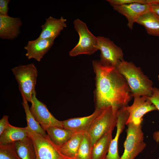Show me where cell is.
Wrapping results in <instances>:
<instances>
[{"label":"cell","instance_id":"e0dca14e","mask_svg":"<svg viewBox=\"0 0 159 159\" xmlns=\"http://www.w3.org/2000/svg\"><path fill=\"white\" fill-rule=\"evenodd\" d=\"M27 127H20L10 124L0 135V145L13 143L18 141H24L30 138Z\"/></svg>","mask_w":159,"mask_h":159},{"label":"cell","instance_id":"7402d4cb","mask_svg":"<svg viewBox=\"0 0 159 159\" xmlns=\"http://www.w3.org/2000/svg\"><path fill=\"white\" fill-rule=\"evenodd\" d=\"M14 143L21 159H36L34 148L30 137L26 140L18 141Z\"/></svg>","mask_w":159,"mask_h":159},{"label":"cell","instance_id":"4dcf8cb0","mask_svg":"<svg viewBox=\"0 0 159 159\" xmlns=\"http://www.w3.org/2000/svg\"><path fill=\"white\" fill-rule=\"evenodd\" d=\"M146 4L149 5L158 4L159 0H146Z\"/></svg>","mask_w":159,"mask_h":159},{"label":"cell","instance_id":"ac0fdd59","mask_svg":"<svg viewBox=\"0 0 159 159\" xmlns=\"http://www.w3.org/2000/svg\"><path fill=\"white\" fill-rule=\"evenodd\" d=\"M136 23L144 26L149 34L159 36V16L151 11L139 17Z\"/></svg>","mask_w":159,"mask_h":159},{"label":"cell","instance_id":"8fae6325","mask_svg":"<svg viewBox=\"0 0 159 159\" xmlns=\"http://www.w3.org/2000/svg\"><path fill=\"white\" fill-rule=\"evenodd\" d=\"M113 7L115 10L126 17L128 21L127 25L131 30L139 17L151 11L150 5L147 4L133 3Z\"/></svg>","mask_w":159,"mask_h":159},{"label":"cell","instance_id":"44dd1931","mask_svg":"<svg viewBox=\"0 0 159 159\" xmlns=\"http://www.w3.org/2000/svg\"><path fill=\"white\" fill-rule=\"evenodd\" d=\"M45 131L50 139L59 148L67 142L74 133L71 130L53 126L47 127Z\"/></svg>","mask_w":159,"mask_h":159},{"label":"cell","instance_id":"9a60e30c","mask_svg":"<svg viewBox=\"0 0 159 159\" xmlns=\"http://www.w3.org/2000/svg\"><path fill=\"white\" fill-rule=\"evenodd\" d=\"M66 21L67 20L62 16L59 19L49 16L41 26L42 31L38 38L55 39L64 29L67 27Z\"/></svg>","mask_w":159,"mask_h":159},{"label":"cell","instance_id":"5bb4252c","mask_svg":"<svg viewBox=\"0 0 159 159\" xmlns=\"http://www.w3.org/2000/svg\"><path fill=\"white\" fill-rule=\"evenodd\" d=\"M125 106L120 109L118 112L116 125L117 131L115 136L111 142L106 159H120L118 152V142L121 134L126 125L129 113Z\"/></svg>","mask_w":159,"mask_h":159},{"label":"cell","instance_id":"d6a6232c","mask_svg":"<svg viewBox=\"0 0 159 159\" xmlns=\"http://www.w3.org/2000/svg\"><path fill=\"white\" fill-rule=\"evenodd\" d=\"M158 159H159V157L158 158Z\"/></svg>","mask_w":159,"mask_h":159},{"label":"cell","instance_id":"277c9868","mask_svg":"<svg viewBox=\"0 0 159 159\" xmlns=\"http://www.w3.org/2000/svg\"><path fill=\"white\" fill-rule=\"evenodd\" d=\"M11 70L18 83L23 100L31 102L36 92L35 88L38 71L34 64L20 65L12 68Z\"/></svg>","mask_w":159,"mask_h":159},{"label":"cell","instance_id":"cb8c5ba5","mask_svg":"<svg viewBox=\"0 0 159 159\" xmlns=\"http://www.w3.org/2000/svg\"><path fill=\"white\" fill-rule=\"evenodd\" d=\"M92 148L90 138L87 132H85L74 159H92Z\"/></svg>","mask_w":159,"mask_h":159},{"label":"cell","instance_id":"6da1fadb","mask_svg":"<svg viewBox=\"0 0 159 159\" xmlns=\"http://www.w3.org/2000/svg\"><path fill=\"white\" fill-rule=\"evenodd\" d=\"M95 77L94 91L95 110L112 106L119 109L128 106L133 97L127 82L115 67L93 60Z\"/></svg>","mask_w":159,"mask_h":159},{"label":"cell","instance_id":"7c38bea8","mask_svg":"<svg viewBox=\"0 0 159 159\" xmlns=\"http://www.w3.org/2000/svg\"><path fill=\"white\" fill-rule=\"evenodd\" d=\"M54 39L38 38L34 40L29 41L24 47L26 51V56L29 59H34L40 62L52 47Z\"/></svg>","mask_w":159,"mask_h":159},{"label":"cell","instance_id":"603a6c76","mask_svg":"<svg viewBox=\"0 0 159 159\" xmlns=\"http://www.w3.org/2000/svg\"><path fill=\"white\" fill-rule=\"evenodd\" d=\"M26 115L27 127L31 130L44 136H47L46 131L36 120L32 114L28 103V101L23 100L22 103Z\"/></svg>","mask_w":159,"mask_h":159},{"label":"cell","instance_id":"9c48e42d","mask_svg":"<svg viewBox=\"0 0 159 159\" xmlns=\"http://www.w3.org/2000/svg\"><path fill=\"white\" fill-rule=\"evenodd\" d=\"M36 95V92L32 96L31 102L32 105L30 108L36 120L45 130L47 127L52 126L64 128L62 121L56 119L49 111L46 105L37 99Z\"/></svg>","mask_w":159,"mask_h":159},{"label":"cell","instance_id":"d4e9b609","mask_svg":"<svg viewBox=\"0 0 159 159\" xmlns=\"http://www.w3.org/2000/svg\"><path fill=\"white\" fill-rule=\"evenodd\" d=\"M0 159H21L17 152L14 143L0 145Z\"/></svg>","mask_w":159,"mask_h":159},{"label":"cell","instance_id":"30bf717a","mask_svg":"<svg viewBox=\"0 0 159 159\" xmlns=\"http://www.w3.org/2000/svg\"><path fill=\"white\" fill-rule=\"evenodd\" d=\"M132 104L125 107L129 113L126 125L132 123L135 125H141L143 117L147 113L157 110L156 107L148 98L145 96L134 97Z\"/></svg>","mask_w":159,"mask_h":159},{"label":"cell","instance_id":"f1b7e54d","mask_svg":"<svg viewBox=\"0 0 159 159\" xmlns=\"http://www.w3.org/2000/svg\"><path fill=\"white\" fill-rule=\"evenodd\" d=\"M8 119V116L4 115L0 120V135L10 125Z\"/></svg>","mask_w":159,"mask_h":159},{"label":"cell","instance_id":"f546056e","mask_svg":"<svg viewBox=\"0 0 159 159\" xmlns=\"http://www.w3.org/2000/svg\"><path fill=\"white\" fill-rule=\"evenodd\" d=\"M151 11L159 16V4L150 5Z\"/></svg>","mask_w":159,"mask_h":159},{"label":"cell","instance_id":"5b68a950","mask_svg":"<svg viewBox=\"0 0 159 159\" xmlns=\"http://www.w3.org/2000/svg\"><path fill=\"white\" fill-rule=\"evenodd\" d=\"M73 24L79 39L77 44L69 52V56L91 55L98 50L97 37L89 31L86 24L78 18L74 21Z\"/></svg>","mask_w":159,"mask_h":159},{"label":"cell","instance_id":"4316f807","mask_svg":"<svg viewBox=\"0 0 159 159\" xmlns=\"http://www.w3.org/2000/svg\"><path fill=\"white\" fill-rule=\"evenodd\" d=\"M107 1L113 7L133 3L146 4V0H107Z\"/></svg>","mask_w":159,"mask_h":159},{"label":"cell","instance_id":"d6986e66","mask_svg":"<svg viewBox=\"0 0 159 159\" xmlns=\"http://www.w3.org/2000/svg\"><path fill=\"white\" fill-rule=\"evenodd\" d=\"M85 133H74L67 142L59 147L63 155L69 159H75Z\"/></svg>","mask_w":159,"mask_h":159},{"label":"cell","instance_id":"3957f363","mask_svg":"<svg viewBox=\"0 0 159 159\" xmlns=\"http://www.w3.org/2000/svg\"><path fill=\"white\" fill-rule=\"evenodd\" d=\"M119 110L112 106L101 110L87 132L92 146L100 138L112 132L116 126Z\"/></svg>","mask_w":159,"mask_h":159},{"label":"cell","instance_id":"83f0119b","mask_svg":"<svg viewBox=\"0 0 159 159\" xmlns=\"http://www.w3.org/2000/svg\"><path fill=\"white\" fill-rule=\"evenodd\" d=\"M10 0H0V16H7Z\"/></svg>","mask_w":159,"mask_h":159},{"label":"cell","instance_id":"2e32d148","mask_svg":"<svg viewBox=\"0 0 159 159\" xmlns=\"http://www.w3.org/2000/svg\"><path fill=\"white\" fill-rule=\"evenodd\" d=\"M100 110H95L92 114L88 116L72 118L63 121L64 128L71 130L74 133L87 132Z\"/></svg>","mask_w":159,"mask_h":159},{"label":"cell","instance_id":"52a82bcc","mask_svg":"<svg viewBox=\"0 0 159 159\" xmlns=\"http://www.w3.org/2000/svg\"><path fill=\"white\" fill-rule=\"evenodd\" d=\"M28 129L29 136L34 148L36 159H69L63 155L59 148L48 135L43 136Z\"/></svg>","mask_w":159,"mask_h":159},{"label":"cell","instance_id":"7a4b0ae2","mask_svg":"<svg viewBox=\"0 0 159 159\" xmlns=\"http://www.w3.org/2000/svg\"><path fill=\"white\" fill-rule=\"evenodd\" d=\"M115 67L125 79L133 97L152 96L154 87L153 82L140 67L124 60L120 61Z\"/></svg>","mask_w":159,"mask_h":159},{"label":"cell","instance_id":"1f68e13d","mask_svg":"<svg viewBox=\"0 0 159 159\" xmlns=\"http://www.w3.org/2000/svg\"><path fill=\"white\" fill-rule=\"evenodd\" d=\"M158 80L159 82V74L158 76Z\"/></svg>","mask_w":159,"mask_h":159},{"label":"cell","instance_id":"8992f818","mask_svg":"<svg viewBox=\"0 0 159 159\" xmlns=\"http://www.w3.org/2000/svg\"><path fill=\"white\" fill-rule=\"evenodd\" d=\"M126 125L127 128L124 144V151L120 159H134L146 147L144 133L141 125L130 123Z\"/></svg>","mask_w":159,"mask_h":159},{"label":"cell","instance_id":"ffe728a7","mask_svg":"<svg viewBox=\"0 0 159 159\" xmlns=\"http://www.w3.org/2000/svg\"><path fill=\"white\" fill-rule=\"evenodd\" d=\"M112 133H108L95 143L92 149V159H106L112 139Z\"/></svg>","mask_w":159,"mask_h":159},{"label":"cell","instance_id":"4fadbf2b","mask_svg":"<svg viewBox=\"0 0 159 159\" xmlns=\"http://www.w3.org/2000/svg\"><path fill=\"white\" fill-rule=\"evenodd\" d=\"M22 22L19 17L0 16V38L13 40L20 33V27Z\"/></svg>","mask_w":159,"mask_h":159},{"label":"cell","instance_id":"484cf974","mask_svg":"<svg viewBox=\"0 0 159 159\" xmlns=\"http://www.w3.org/2000/svg\"><path fill=\"white\" fill-rule=\"evenodd\" d=\"M153 104L159 111V88L154 87L152 96L148 97ZM153 138L157 142H159V130L154 132L153 135Z\"/></svg>","mask_w":159,"mask_h":159},{"label":"cell","instance_id":"ba28073f","mask_svg":"<svg viewBox=\"0 0 159 159\" xmlns=\"http://www.w3.org/2000/svg\"><path fill=\"white\" fill-rule=\"evenodd\" d=\"M97 47L100 52V62L103 65L115 67L118 62L123 59L122 48L116 45L108 38L97 37Z\"/></svg>","mask_w":159,"mask_h":159}]
</instances>
